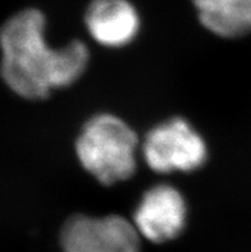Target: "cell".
<instances>
[{
    "label": "cell",
    "mask_w": 251,
    "mask_h": 252,
    "mask_svg": "<svg viewBox=\"0 0 251 252\" xmlns=\"http://www.w3.org/2000/svg\"><path fill=\"white\" fill-rule=\"evenodd\" d=\"M0 74L8 89L26 100H45L54 90L80 80L90 63L81 40L53 48L46 40V17L35 8L13 14L0 27Z\"/></svg>",
    "instance_id": "obj_1"
},
{
    "label": "cell",
    "mask_w": 251,
    "mask_h": 252,
    "mask_svg": "<svg viewBox=\"0 0 251 252\" xmlns=\"http://www.w3.org/2000/svg\"><path fill=\"white\" fill-rule=\"evenodd\" d=\"M140 138L127 122L111 113H98L81 127L74 151L85 172L109 187L128 181L137 169Z\"/></svg>",
    "instance_id": "obj_2"
},
{
    "label": "cell",
    "mask_w": 251,
    "mask_h": 252,
    "mask_svg": "<svg viewBox=\"0 0 251 252\" xmlns=\"http://www.w3.org/2000/svg\"><path fill=\"white\" fill-rule=\"evenodd\" d=\"M140 157L158 174L192 173L207 164L209 147L190 121L173 117L146 132L140 142Z\"/></svg>",
    "instance_id": "obj_3"
},
{
    "label": "cell",
    "mask_w": 251,
    "mask_h": 252,
    "mask_svg": "<svg viewBox=\"0 0 251 252\" xmlns=\"http://www.w3.org/2000/svg\"><path fill=\"white\" fill-rule=\"evenodd\" d=\"M61 245L64 252H141V236L122 215L76 214L64 223Z\"/></svg>",
    "instance_id": "obj_4"
},
{
    "label": "cell",
    "mask_w": 251,
    "mask_h": 252,
    "mask_svg": "<svg viewBox=\"0 0 251 252\" xmlns=\"http://www.w3.org/2000/svg\"><path fill=\"white\" fill-rule=\"evenodd\" d=\"M187 200L169 183H158L143 192L132 215L141 238L153 243L175 240L187 225Z\"/></svg>",
    "instance_id": "obj_5"
},
{
    "label": "cell",
    "mask_w": 251,
    "mask_h": 252,
    "mask_svg": "<svg viewBox=\"0 0 251 252\" xmlns=\"http://www.w3.org/2000/svg\"><path fill=\"white\" fill-rule=\"evenodd\" d=\"M85 26L100 46L122 49L139 36L141 17L130 0H92L86 9Z\"/></svg>",
    "instance_id": "obj_6"
},
{
    "label": "cell",
    "mask_w": 251,
    "mask_h": 252,
    "mask_svg": "<svg viewBox=\"0 0 251 252\" xmlns=\"http://www.w3.org/2000/svg\"><path fill=\"white\" fill-rule=\"evenodd\" d=\"M201 25L218 37L251 33V0H192Z\"/></svg>",
    "instance_id": "obj_7"
}]
</instances>
